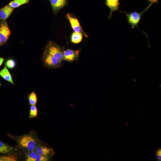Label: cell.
Segmentation results:
<instances>
[{
  "instance_id": "6da1fadb",
  "label": "cell",
  "mask_w": 161,
  "mask_h": 161,
  "mask_svg": "<svg viewBox=\"0 0 161 161\" xmlns=\"http://www.w3.org/2000/svg\"><path fill=\"white\" fill-rule=\"evenodd\" d=\"M152 4H150L143 11L138 13L137 12H134L127 13L126 12L120 11L125 13L126 15L127 19L128 22L130 24L132 28L135 27H138L139 22L141 18V17L143 13L147 10L151 6Z\"/></svg>"
},
{
  "instance_id": "7a4b0ae2",
  "label": "cell",
  "mask_w": 161,
  "mask_h": 161,
  "mask_svg": "<svg viewBox=\"0 0 161 161\" xmlns=\"http://www.w3.org/2000/svg\"><path fill=\"white\" fill-rule=\"evenodd\" d=\"M44 52L55 57L61 62L64 60L63 51L60 46L54 43L49 42Z\"/></svg>"
},
{
  "instance_id": "3957f363",
  "label": "cell",
  "mask_w": 161,
  "mask_h": 161,
  "mask_svg": "<svg viewBox=\"0 0 161 161\" xmlns=\"http://www.w3.org/2000/svg\"><path fill=\"white\" fill-rule=\"evenodd\" d=\"M19 143L21 146L31 151H33L35 148V140L30 135H25L21 137Z\"/></svg>"
},
{
  "instance_id": "277c9868",
  "label": "cell",
  "mask_w": 161,
  "mask_h": 161,
  "mask_svg": "<svg viewBox=\"0 0 161 161\" xmlns=\"http://www.w3.org/2000/svg\"><path fill=\"white\" fill-rule=\"evenodd\" d=\"M43 60L45 65L50 68H57L61 66V62L55 57L44 52Z\"/></svg>"
},
{
  "instance_id": "5b68a950",
  "label": "cell",
  "mask_w": 161,
  "mask_h": 161,
  "mask_svg": "<svg viewBox=\"0 0 161 161\" xmlns=\"http://www.w3.org/2000/svg\"><path fill=\"white\" fill-rule=\"evenodd\" d=\"M11 31L6 21H1L0 23V39L4 44L8 40Z\"/></svg>"
},
{
  "instance_id": "8992f818",
  "label": "cell",
  "mask_w": 161,
  "mask_h": 161,
  "mask_svg": "<svg viewBox=\"0 0 161 161\" xmlns=\"http://www.w3.org/2000/svg\"><path fill=\"white\" fill-rule=\"evenodd\" d=\"M66 17L69 20L71 27L75 32H81L83 33L85 36L87 37V35L83 31L79 22L77 18L69 13L66 15Z\"/></svg>"
},
{
  "instance_id": "52a82bcc",
  "label": "cell",
  "mask_w": 161,
  "mask_h": 161,
  "mask_svg": "<svg viewBox=\"0 0 161 161\" xmlns=\"http://www.w3.org/2000/svg\"><path fill=\"white\" fill-rule=\"evenodd\" d=\"M80 51L78 50H73L67 49L63 51L64 60L69 62H72L78 58Z\"/></svg>"
},
{
  "instance_id": "ba28073f",
  "label": "cell",
  "mask_w": 161,
  "mask_h": 161,
  "mask_svg": "<svg viewBox=\"0 0 161 161\" xmlns=\"http://www.w3.org/2000/svg\"><path fill=\"white\" fill-rule=\"evenodd\" d=\"M14 9L8 4L0 9V20L1 21H6L11 15Z\"/></svg>"
},
{
  "instance_id": "9c48e42d",
  "label": "cell",
  "mask_w": 161,
  "mask_h": 161,
  "mask_svg": "<svg viewBox=\"0 0 161 161\" xmlns=\"http://www.w3.org/2000/svg\"><path fill=\"white\" fill-rule=\"evenodd\" d=\"M105 4L109 8L110 11L109 19L111 18L113 12L118 10L120 5L119 0H105Z\"/></svg>"
},
{
  "instance_id": "30bf717a",
  "label": "cell",
  "mask_w": 161,
  "mask_h": 161,
  "mask_svg": "<svg viewBox=\"0 0 161 161\" xmlns=\"http://www.w3.org/2000/svg\"><path fill=\"white\" fill-rule=\"evenodd\" d=\"M53 10L57 12L65 6L66 0H49Z\"/></svg>"
},
{
  "instance_id": "8fae6325",
  "label": "cell",
  "mask_w": 161,
  "mask_h": 161,
  "mask_svg": "<svg viewBox=\"0 0 161 161\" xmlns=\"http://www.w3.org/2000/svg\"><path fill=\"white\" fill-rule=\"evenodd\" d=\"M36 153L37 154L48 156L50 154H52L53 152L51 148L45 146H39L36 148Z\"/></svg>"
},
{
  "instance_id": "7c38bea8",
  "label": "cell",
  "mask_w": 161,
  "mask_h": 161,
  "mask_svg": "<svg viewBox=\"0 0 161 161\" xmlns=\"http://www.w3.org/2000/svg\"><path fill=\"white\" fill-rule=\"evenodd\" d=\"M0 76L5 80L14 84L11 75L5 66L0 71Z\"/></svg>"
},
{
  "instance_id": "4fadbf2b",
  "label": "cell",
  "mask_w": 161,
  "mask_h": 161,
  "mask_svg": "<svg viewBox=\"0 0 161 161\" xmlns=\"http://www.w3.org/2000/svg\"><path fill=\"white\" fill-rule=\"evenodd\" d=\"M83 34L80 32H73L71 36V41L74 44H78L83 39Z\"/></svg>"
},
{
  "instance_id": "5bb4252c",
  "label": "cell",
  "mask_w": 161,
  "mask_h": 161,
  "mask_svg": "<svg viewBox=\"0 0 161 161\" xmlns=\"http://www.w3.org/2000/svg\"><path fill=\"white\" fill-rule=\"evenodd\" d=\"M30 0H13L10 2L9 5L14 9L28 3Z\"/></svg>"
},
{
  "instance_id": "9a60e30c",
  "label": "cell",
  "mask_w": 161,
  "mask_h": 161,
  "mask_svg": "<svg viewBox=\"0 0 161 161\" xmlns=\"http://www.w3.org/2000/svg\"><path fill=\"white\" fill-rule=\"evenodd\" d=\"M28 100L30 104L32 105H35L37 101V98L35 93L33 91L28 96Z\"/></svg>"
},
{
  "instance_id": "2e32d148",
  "label": "cell",
  "mask_w": 161,
  "mask_h": 161,
  "mask_svg": "<svg viewBox=\"0 0 161 161\" xmlns=\"http://www.w3.org/2000/svg\"><path fill=\"white\" fill-rule=\"evenodd\" d=\"M11 150L10 147L7 145L0 142V153L6 154Z\"/></svg>"
},
{
  "instance_id": "e0dca14e",
  "label": "cell",
  "mask_w": 161,
  "mask_h": 161,
  "mask_svg": "<svg viewBox=\"0 0 161 161\" xmlns=\"http://www.w3.org/2000/svg\"><path fill=\"white\" fill-rule=\"evenodd\" d=\"M16 62L13 59H9L7 60L5 63V66L9 69H13L16 66Z\"/></svg>"
},
{
  "instance_id": "ac0fdd59",
  "label": "cell",
  "mask_w": 161,
  "mask_h": 161,
  "mask_svg": "<svg viewBox=\"0 0 161 161\" xmlns=\"http://www.w3.org/2000/svg\"><path fill=\"white\" fill-rule=\"evenodd\" d=\"M16 157L13 155L0 157V161H16Z\"/></svg>"
},
{
  "instance_id": "d6986e66",
  "label": "cell",
  "mask_w": 161,
  "mask_h": 161,
  "mask_svg": "<svg viewBox=\"0 0 161 161\" xmlns=\"http://www.w3.org/2000/svg\"><path fill=\"white\" fill-rule=\"evenodd\" d=\"M37 109L35 105H32L30 111V118H34L37 116Z\"/></svg>"
},
{
  "instance_id": "ffe728a7",
  "label": "cell",
  "mask_w": 161,
  "mask_h": 161,
  "mask_svg": "<svg viewBox=\"0 0 161 161\" xmlns=\"http://www.w3.org/2000/svg\"><path fill=\"white\" fill-rule=\"evenodd\" d=\"M37 154L36 152L32 151L27 155L26 161H36Z\"/></svg>"
},
{
  "instance_id": "44dd1931",
  "label": "cell",
  "mask_w": 161,
  "mask_h": 161,
  "mask_svg": "<svg viewBox=\"0 0 161 161\" xmlns=\"http://www.w3.org/2000/svg\"><path fill=\"white\" fill-rule=\"evenodd\" d=\"M49 160L48 156L37 154L36 161H47Z\"/></svg>"
},
{
  "instance_id": "7402d4cb",
  "label": "cell",
  "mask_w": 161,
  "mask_h": 161,
  "mask_svg": "<svg viewBox=\"0 0 161 161\" xmlns=\"http://www.w3.org/2000/svg\"><path fill=\"white\" fill-rule=\"evenodd\" d=\"M155 156L157 161H161V148L158 147L155 151Z\"/></svg>"
},
{
  "instance_id": "603a6c76",
  "label": "cell",
  "mask_w": 161,
  "mask_h": 161,
  "mask_svg": "<svg viewBox=\"0 0 161 161\" xmlns=\"http://www.w3.org/2000/svg\"><path fill=\"white\" fill-rule=\"evenodd\" d=\"M149 3L153 4L154 3H158V0H147Z\"/></svg>"
},
{
  "instance_id": "cb8c5ba5",
  "label": "cell",
  "mask_w": 161,
  "mask_h": 161,
  "mask_svg": "<svg viewBox=\"0 0 161 161\" xmlns=\"http://www.w3.org/2000/svg\"><path fill=\"white\" fill-rule=\"evenodd\" d=\"M4 58L0 57V66L2 64L4 61Z\"/></svg>"
},
{
  "instance_id": "d4e9b609",
  "label": "cell",
  "mask_w": 161,
  "mask_h": 161,
  "mask_svg": "<svg viewBox=\"0 0 161 161\" xmlns=\"http://www.w3.org/2000/svg\"><path fill=\"white\" fill-rule=\"evenodd\" d=\"M4 44L1 40L0 39V47L2 45Z\"/></svg>"
},
{
  "instance_id": "484cf974",
  "label": "cell",
  "mask_w": 161,
  "mask_h": 161,
  "mask_svg": "<svg viewBox=\"0 0 161 161\" xmlns=\"http://www.w3.org/2000/svg\"><path fill=\"white\" fill-rule=\"evenodd\" d=\"M1 85V83L0 82V86Z\"/></svg>"
}]
</instances>
